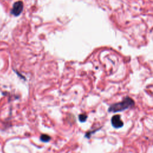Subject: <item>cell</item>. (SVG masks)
Returning a JSON list of instances; mask_svg holds the SVG:
<instances>
[{
  "instance_id": "cell-1",
  "label": "cell",
  "mask_w": 153,
  "mask_h": 153,
  "mask_svg": "<svg viewBox=\"0 0 153 153\" xmlns=\"http://www.w3.org/2000/svg\"><path fill=\"white\" fill-rule=\"evenodd\" d=\"M134 105V100L130 97H126L121 102L111 105L108 109V111L112 112L123 111L132 107Z\"/></svg>"
},
{
  "instance_id": "cell-2",
  "label": "cell",
  "mask_w": 153,
  "mask_h": 153,
  "mask_svg": "<svg viewBox=\"0 0 153 153\" xmlns=\"http://www.w3.org/2000/svg\"><path fill=\"white\" fill-rule=\"evenodd\" d=\"M23 2L22 1L16 2L13 4L11 13L14 16H17L20 15V13H22V11L23 10Z\"/></svg>"
},
{
  "instance_id": "cell-3",
  "label": "cell",
  "mask_w": 153,
  "mask_h": 153,
  "mask_svg": "<svg viewBox=\"0 0 153 153\" xmlns=\"http://www.w3.org/2000/svg\"><path fill=\"white\" fill-rule=\"evenodd\" d=\"M111 124L112 126L116 128L123 127L124 124L121 119V117L119 115H115L112 116L111 118Z\"/></svg>"
},
{
  "instance_id": "cell-4",
  "label": "cell",
  "mask_w": 153,
  "mask_h": 153,
  "mask_svg": "<svg viewBox=\"0 0 153 153\" xmlns=\"http://www.w3.org/2000/svg\"><path fill=\"white\" fill-rule=\"evenodd\" d=\"M40 139L44 142H48L51 139V137L47 134H42L40 137Z\"/></svg>"
},
{
  "instance_id": "cell-5",
  "label": "cell",
  "mask_w": 153,
  "mask_h": 153,
  "mask_svg": "<svg viewBox=\"0 0 153 153\" xmlns=\"http://www.w3.org/2000/svg\"><path fill=\"white\" fill-rule=\"evenodd\" d=\"M79 120L81 122H84L87 119V115L85 114H80L79 115Z\"/></svg>"
}]
</instances>
